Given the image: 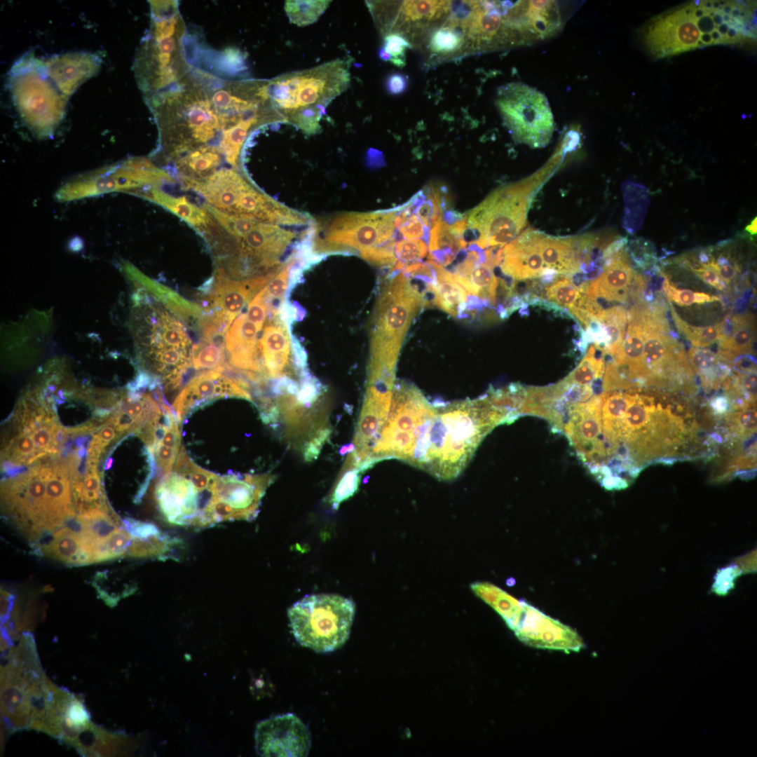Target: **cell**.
<instances>
[{
  "mask_svg": "<svg viewBox=\"0 0 757 757\" xmlns=\"http://www.w3.org/2000/svg\"><path fill=\"white\" fill-rule=\"evenodd\" d=\"M639 32L644 49L655 59L709 46L753 42L756 2L692 1L654 16Z\"/></svg>",
  "mask_w": 757,
  "mask_h": 757,
  "instance_id": "obj_1",
  "label": "cell"
},
{
  "mask_svg": "<svg viewBox=\"0 0 757 757\" xmlns=\"http://www.w3.org/2000/svg\"><path fill=\"white\" fill-rule=\"evenodd\" d=\"M434 404L435 411L423 425L408 463L439 480H451L464 470L494 428L509 424L508 416L486 394Z\"/></svg>",
  "mask_w": 757,
  "mask_h": 757,
  "instance_id": "obj_2",
  "label": "cell"
},
{
  "mask_svg": "<svg viewBox=\"0 0 757 757\" xmlns=\"http://www.w3.org/2000/svg\"><path fill=\"white\" fill-rule=\"evenodd\" d=\"M133 306V332L139 358L146 374L166 391L180 386L193 367V344L189 325L164 303L142 287Z\"/></svg>",
  "mask_w": 757,
  "mask_h": 757,
  "instance_id": "obj_3",
  "label": "cell"
},
{
  "mask_svg": "<svg viewBox=\"0 0 757 757\" xmlns=\"http://www.w3.org/2000/svg\"><path fill=\"white\" fill-rule=\"evenodd\" d=\"M1 667V714L6 730L43 732L59 687L46 676L35 641L22 632Z\"/></svg>",
  "mask_w": 757,
  "mask_h": 757,
  "instance_id": "obj_4",
  "label": "cell"
},
{
  "mask_svg": "<svg viewBox=\"0 0 757 757\" xmlns=\"http://www.w3.org/2000/svg\"><path fill=\"white\" fill-rule=\"evenodd\" d=\"M151 24L138 50L134 71L146 96L166 90L193 67L184 47L186 26L177 1H151Z\"/></svg>",
  "mask_w": 757,
  "mask_h": 757,
  "instance_id": "obj_5",
  "label": "cell"
},
{
  "mask_svg": "<svg viewBox=\"0 0 757 757\" xmlns=\"http://www.w3.org/2000/svg\"><path fill=\"white\" fill-rule=\"evenodd\" d=\"M558 165L557 158L531 175L495 190L465 215V238L482 250L503 247L513 240L526 225L536 193Z\"/></svg>",
  "mask_w": 757,
  "mask_h": 757,
  "instance_id": "obj_6",
  "label": "cell"
},
{
  "mask_svg": "<svg viewBox=\"0 0 757 757\" xmlns=\"http://www.w3.org/2000/svg\"><path fill=\"white\" fill-rule=\"evenodd\" d=\"M355 613L354 602L336 594L306 596L287 611L297 642L318 653L332 652L345 643Z\"/></svg>",
  "mask_w": 757,
  "mask_h": 757,
  "instance_id": "obj_7",
  "label": "cell"
},
{
  "mask_svg": "<svg viewBox=\"0 0 757 757\" xmlns=\"http://www.w3.org/2000/svg\"><path fill=\"white\" fill-rule=\"evenodd\" d=\"M434 411V404L417 387L402 381L395 382L390 411L369 456V468L383 460L408 463L422 425Z\"/></svg>",
  "mask_w": 757,
  "mask_h": 757,
  "instance_id": "obj_8",
  "label": "cell"
},
{
  "mask_svg": "<svg viewBox=\"0 0 757 757\" xmlns=\"http://www.w3.org/2000/svg\"><path fill=\"white\" fill-rule=\"evenodd\" d=\"M347 64L336 60L313 69L286 74L268 81L267 93L275 110L284 121L298 111L325 107L346 89Z\"/></svg>",
  "mask_w": 757,
  "mask_h": 757,
  "instance_id": "obj_9",
  "label": "cell"
},
{
  "mask_svg": "<svg viewBox=\"0 0 757 757\" xmlns=\"http://www.w3.org/2000/svg\"><path fill=\"white\" fill-rule=\"evenodd\" d=\"M395 271L376 304L370 333V355L398 357L404 335L424 300L418 287Z\"/></svg>",
  "mask_w": 757,
  "mask_h": 757,
  "instance_id": "obj_10",
  "label": "cell"
},
{
  "mask_svg": "<svg viewBox=\"0 0 757 757\" xmlns=\"http://www.w3.org/2000/svg\"><path fill=\"white\" fill-rule=\"evenodd\" d=\"M395 209L370 212H344L325 226L323 236H316L314 250L318 252L351 251L363 258L370 252L396 243Z\"/></svg>",
  "mask_w": 757,
  "mask_h": 757,
  "instance_id": "obj_11",
  "label": "cell"
},
{
  "mask_svg": "<svg viewBox=\"0 0 757 757\" xmlns=\"http://www.w3.org/2000/svg\"><path fill=\"white\" fill-rule=\"evenodd\" d=\"M496 105L514 142L532 148L550 143L555 123L543 93L523 83H510L498 89Z\"/></svg>",
  "mask_w": 757,
  "mask_h": 757,
  "instance_id": "obj_12",
  "label": "cell"
},
{
  "mask_svg": "<svg viewBox=\"0 0 757 757\" xmlns=\"http://www.w3.org/2000/svg\"><path fill=\"white\" fill-rule=\"evenodd\" d=\"M274 302L268 296L264 287L236 318L224 334L226 361L231 370L254 382L265 380L258 342Z\"/></svg>",
  "mask_w": 757,
  "mask_h": 757,
  "instance_id": "obj_13",
  "label": "cell"
},
{
  "mask_svg": "<svg viewBox=\"0 0 757 757\" xmlns=\"http://www.w3.org/2000/svg\"><path fill=\"white\" fill-rule=\"evenodd\" d=\"M274 480V475L269 473L218 475L204 513L206 526L255 519L261 499Z\"/></svg>",
  "mask_w": 757,
  "mask_h": 757,
  "instance_id": "obj_14",
  "label": "cell"
},
{
  "mask_svg": "<svg viewBox=\"0 0 757 757\" xmlns=\"http://www.w3.org/2000/svg\"><path fill=\"white\" fill-rule=\"evenodd\" d=\"M155 496L159 509L170 524L194 528L206 527L204 512L212 497V489L196 486L178 462L158 482Z\"/></svg>",
  "mask_w": 757,
  "mask_h": 757,
  "instance_id": "obj_15",
  "label": "cell"
},
{
  "mask_svg": "<svg viewBox=\"0 0 757 757\" xmlns=\"http://www.w3.org/2000/svg\"><path fill=\"white\" fill-rule=\"evenodd\" d=\"M279 271L245 279L231 278L214 272L205 296L203 319L225 334L236 318Z\"/></svg>",
  "mask_w": 757,
  "mask_h": 757,
  "instance_id": "obj_16",
  "label": "cell"
},
{
  "mask_svg": "<svg viewBox=\"0 0 757 757\" xmlns=\"http://www.w3.org/2000/svg\"><path fill=\"white\" fill-rule=\"evenodd\" d=\"M507 627L529 646L568 653L578 652L585 647L576 631L524 600Z\"/></svg>",
  "mask_w": 757,
  "mask_h": 757,
  "instance_id": "obj_17",
  "label": "cell"
},
{
  "mask_svg": "<svg viewBox=\"0 0 757 757\" xmlns=\"http://www.w3.org/2000/svg\"><path fill=\"white\" fill-rule=\"evenodd\" d=\"M254 738L257 752L261 756H306L311 745L308 727L290 713L260 721Z\"/></svg>",
  "mask_w": 757,
  "mask_h": 757,
  "instance_id": "obj_18",
  "label": "cell"
},
{
  "mask_svg": "<svg viewBox=\"0 0 757 757\" xmlns=\"http://www.w3.org/2000/svg\"><path fill=\"white\" fill-rule=\"evenodd\" d=\"M238 397L253 402L250 385L219 370H206L193 376L173 401L172 408L182 422L191 411L218 398Z\"/></svg>",
  "mask_w": 757,
  "mask_h": 757,
  "instance_id": "obj_19",
  "label": "cell"
},
{
  "mask_svg": "<svg viewBox=\"0 0 757 757\" xmlns=\"http://www.w3.org/2000/svg\"><path fill=\"white\" fill-rule=\"evenodd\" d=\"M258 351L265 379L277 380L293 374L290 336L277 308L264 323Z\"/></svg>",
  "mask_w": 757,
  "mask_h": 757,
  "instance_id": "obj_20",
  "label": "cell"
},
{
  "mask_svg": "<svg viewBox=\"0 0 757 757\" xmlns=\"http://www.w3.org/2000/svg\"><path fill=\"white\" fill-rule=\"evenodd\" d=\"M181 179L187 188L205 198L208 204L231 214H233L241 193L252 185L233 168L220 169L200 179Z\"/></svg>",
  "mask_w": 757,
  "mask_h": 757,
  "instance_id": "obj_21",
  "label": "cell"
},
{
  "mask_svg": "<svg viewBox=\"0 0 757 757\" xmlns=\"http://www.w3.org/2000/svg\"><path fill=\"white\" fill-rule=\"evenodd\" d=\"M636 272L630 265L627 250L624 247L611 258L604 260L601 274L589 282L584 294L601 297L612 305L625 303L629 295Z\"/></svg>",
  "mask_w": 757,
  "mask_h": 757,
  "instance_id": "obj_22",
  "label": "cell"
},
{
  "mask_svg": "<svg viewBox=\"0 0 757 757\" xmlns=\"http://www.w3.org/2000/svg\"><path fill=\"white\" fill-rule=\"evenodd\" d=\"M70 475L68 465L55 464L46 483L45 531L60 526L74 516L71 503Z\"/></svg>",
  "mask_w": 757,
  "mask_h": 757,
  "instance_id": "obj_23",
  "label": "cell"
},
{
  "mask_svg": "<svg viewBox=\"0 0 757 757\" xmlns=\"http://www.w3.org/2000/svg\"><path fill=\"white\" fill-rule=\"evenodd\" d=\"M466 229L464 217L452 224L440 218L430 229L429 260L442 266L451 264L459 251L466 247L464 238Z\"/></svg>",
  "mask_w": 757,
  "mask_h": 757,
  "instance_id": "obj_24",
  "label": "cell"
},
{
  "mask_svg": "<svg viewBox=\"0 0 757 757\" xmlns=\"http://www.w3.org/2000/svg\"><path fill=\"white\" fill-rule=\"evenodd\" d=\"M41 550L45 555L69 565L94 563L92 551L80 531L68 527L55 531L53 539Z\"/></svg>",
  "mask_w": 757,
  "mask_h": 757,
  "instance_id": "obj_25",
  "label": "cell"
},
{
  "mask_svg": "<svg viewBox=\"0 0 757 757\" xmlns=\"http://www.w3.org/2000/svg\"><path fill=\"white\" fill-rule=\"evenodd\" d=\"M180 423L172 410L156 430L154 444L149 450L161 475H166L172 470L182 446Z\"/></svg>",
  "mask_w": 757,
  "mask_h": 757,
  "instance_id": "obj_26",
  "label": "cell"
},
{
  "mask_svg": "<svg viewBox=\"0 0 757 757\" xmlns=\"http://www.w3.org/2000/svg\"><path fill=\"white\" fill-rule=\"evenodd\" d=\"M435 271V282L432 293V305L453 317L462 319L466 309L468 293L453 274L443 266L428 261Z\"/></svg>",
  "mask_w": 757,
  "mask_h": 757,
  "instance_id": "obj_27",
  "label": "cell"
},
{
  "mask_svg": "<svg viewBox=\"0 0 757 757\" xmlns=\"http://www.w3.org/2000/svg\"><path fill=\"white\" fill-rule=\"evenodd\" d=\"M144 196L182 219L201 236L216 224L214 219L203 207L193 204L185 196L175 197L156 188Z\"/></svg>",
  "mask_w": 757,
  "mask_h": 757,
  "instance_id": "obj_28",
  "label": "cell"
},
{
  "mask_svg": "<svg viewBox=\"0 0 757 757\" xmlns=\"http://www.w3.org/2000/svg\"><path fill=\"white\" fill-rule=\"evenodd\" d=\"M362 472L354 453L351 451L348 454L328 497L327 500L332 510H337L341 503L357 491Z\"/></svg>",
  "mask_w": 757,
  "mask_h": 757,
  "instance_id": "obj_29",
  "label": "cell"
},
{
  "mask_svg": "<svg viewBox=\"0 0 757 757\" xmlns=\"http://www.w3.org/2000/svg\"><path fill=\"white\" fill-rule=\"evenodd\" d=\"M465 42V31L461 23L449 18L432 32L428 48L432 55L449 56L458 53Z\"/></svg>",
  "mask_w": 757,
  "mask_h": 757,
  "instance_id": "obj_30",
  "label": "cell"
},
{
  "mask_svg": "<svg viewBox=\"0 0 757 757\" xmlns=\"http://www.w3.org/2000/svg\"><path fill=\"white\" fill-rule=\"evenodd\" d=\"M729 330L722 334L720 346L733 355L749 353L754 341V330L749 317L737 315L727 325Z\"/></svg>",
  "mask_w": 757,
  "mask_h": 757,
  "instance_id": "obj_31",
  "label": "cell"
},
{
  "mask_svg": "<svg viewBox=\"0 0 757 757\" xmlns=\"http://www.w3.org/2000/svg\"><path fill=\"white\" fill-rule=\"evenodd\" d=\"M193 368L201 371H231L226 361L224 344L200 339L193 348Z\"/></svg>",
  "mask_w": 757,
  "mask_h": 757,
  "instance_id": "obj_32",
  "label": "cell"
},
{
  "mask_svg": "<svg viewBox=\"0 0 757 757\" xmlns=\"http://www.w3.org/2000/svg\"><path fill=\"white\" fill-rule=\"evenodd\" d=\"M330 3L326 0H289L285 1V10L292 24L304 27L315 22Z\"/></svg>",
  "mask_w": 757,
  "mask_h": 757,
  "instance_id": "obj_33",
  "label": "cell"
},
{
  "mask_svg": "<svg viewBox=\"0 0 757 757\" xmlns=\"http://www.w3.org/2000/svg\"><path fill=\"white\" fill-rule=\"evenodd\" d=\"M449 3L437 1H406L402 4V15L404 21L409 22L437 19L449 10Z\"/></svg>",
  "mask_w": 757,
  "mask_h": 757,
  "instance_id": "obj_34",
  "label": "cell"
},
{
  "mask_svg": "<svg viewBox=\"0 0 757 757\" xmlns=\"http://www.w3.org/2000/svg\"><path fill=\"white\" fill-rule=\"evenodd\" d=\"M671 311L676 327L694 346L709 347L716 341H720L722 337V324L706 327L692 326L679 318L672 306Z\"/></svg>",
  "mask_w": 757,
  "mask_h": 757,
  "instance_id": "obj_35",
  "label": "cell"
},
{
  "mask_svg": "<svg viewBox=\"0 0 757 757\" xmlns=\"http://www.w3.org/2000/svg\"><path fill=\"white\" fill-rule=\"evenodd\" d=\"M172 545L173 540L162 533L146 538H132L128 554L136 557H165Z\"/></svg>",
  "mask_w": 757,
  "mask_h": 757,
  "instance_id": "obj_36",
  "label": "cell"
},
{
  "mask_svg": "<svg viewBox=\"0 0 757 757\" xmlns=\"http://www.w3.org/2000/svg\"><path fill=\"white\" fill-rule=\"evenodd\" d=\"M132 539L131 535L125 529H116L96 549L94 562H101L126 555Z\"/></svg>",
  "mask_w": 757,
  "mask_h": 757,
  "instance_id": "obj_37",
  "label": "cell"
},
{
  "mask_svg": "<svg viewBox=\"0 0 757 757\" xmlns=\"http://www.w3.org/2000/svg\"><path fill=\"white\" fill-rule=\"evenodd\" d=\"M582 295L579 289L566 277L561 275L559 278L545 288V297L547 299L569 311L577 305Z\"/></svg>",
  "mask_w": 757,
  "mask_h": 757,
  "instance_id": "obj_38",
  "label": "cell"
},
{
  "mask_svg": "<svg viewBox=\"0 0 757 757\" xmlns=\"http://www.w3.org/2000/svg\"><path fill=\"white\" fill-rule=\"evenodd\" d=\"M8 456L16 463L27 465L40 458L30 432L25 427L8 445Z\"/></svg>",
  "mask_w": 757,
  "mask_h": 757,
  "instance_id": "obj_39",
  "label": "cell"
},
{
  "mask_svg": "<svg viewBox=\"0 0 757 757\" xmlns=\"http://www.w3.org/2000/svg\"><path fill=\"white\" fill-rule=\"evenodd\" d=\"M427 252L428 247L424 240L421 239L401 240L395 246L397 262L393 268L401 270L404 266L419 262L426 256Z\"/></svg>",
  "mask_w": 757,
  "mask_h": 757,
  "instance_id": "obj_40",
  "label": "cell"
},
{
  "mask_svg": "<svg viewBox=\"0 0 757 757\" xmlns=\"http://www.w3.org/2000/svg\"><path fill=\"white\" fill-rule=\"evenodd\" d=\"M662 287L669 299L681 306L720 301L719 298L714 295L695 292L690 289H678L673 286L665 276L663 278Z\"/></svg>",
  "mask_w": 757,
  "mask_h": 757,
  "instance_id": "obj_41",
  "label": "cell"
},
{
  "mask_svg": "<svg viewBox=\"0 0 757 757\" xmlns=\"http://www.w3.org/2000/svg\"><path fill=\"white\" fill-rule=\"evenodd\" d=\"M325 107H310L296 111L289 120L307 134H315L320 130L319 121Z\"/></svg>",
  "mask_w": 757,
  "mask_h": 757,
  "instance_id": "obj_42",
  "label": "cell"
},
{
  "mask_svg": "<svg viewBox=\"0 0 757 757\" xmlns=\"http://www.w3.org/2000/svg\"><path fill=\"white\" fill-rule=\"evenodd\" d=\"M383 48L391 56V62L400 67H402L404 62V54L407 48L410 47L409 41L398 32L387 34L383 39Z\"/></svg>",
  "mask_w": 757,
  "mask_h": 757,
  "instance_id": "obj_43",
  "label": "cell"
},
{
  "mask_svg": "<svg viewBox=\"0 0 757 757\" xmlns=\"http://www.w3.org/2000/svg\"><path fill=\"white\" fill-rule=\"evenodd\" d=\"M293 260L284 264L279 272L265 286L268 296L276 301H280L287 290L289 277V270Z\"/></svg>",
  "mask_w": 757,
  "mask_h": 757,
  "instance_id": "obj_44",
  "label": "cell"
},
{
  "mask_svg": "<svg viewBox=\"0 0 757 757\" xmlns=\"http://www.w3.org/2000/svg\"><path fill=\"white\" fill-rule=\"evenodd\" d=\"M692 271L706 284L718 289H725L726 284L721 278L717 265L711 255L710 260L698 266L689 267Z\"/></svg>",
  "mask_w": 757,
  "mask_h": 757,
  "instance_id": "obj_45",
  "label": "cell"
},
{
  "mask_svg": "<svg viewBox=\"0 0 757 757\" xmlns=\"http://www.w3.org/2000/svg\"><path fill=\"white\" fill-rule=\"evenodd\" d=\"M732 421L737 435L742 437L749 435L756 430V409H743L734 414Z\"/></svg>",
  "mask_w": 757,
  "mask_h": 757,
  "instance_id": "obj_46",
  "label": "cell"
},
{
  "mask_svg": "<svg viewBox=\"0 0 757 757\" xmlns=\"http://www.w3.org/2000/svg\"><path fill=\"white\" fill-rule=\"evenodd\" d=\"M123 524L125 529L132 538H146L152 536L161 534L158 528L151 523L126 518L123 520Z\"/></svg>",
  "mask_w": 757,
  "mask_h": 757,
  "instance_id": "obj_47",
  "label": "cell"
},
{
  "mask_svg": "<svg viewBox=\"0 0 757 757\" xmlns=\"http://www.w3.org/2000/svg\"><path fill=\"white\" fill-rule=\"evenodd\" d=\"M715 262L718 274L725 284L734 280L739 271L737 263L730 260L728 255L721 254Z\"/></svg>",
  "mask_w": 757,
  "mask_h": 757,
  "instance_id": "obj_48",
  "label": "cell"
},
{
  "mask_svg": "<svg viewBox=\"0 0 757 757\" xmlns=\"http://www.w3.org/2000/svg\"><path fill=\"white\" fill-rule=\"evenodd\" d=\"M386 86L389 93L402 94L408 87V78L400 72L392 73L387 77Z\"/></svg>",
  "mask_w": 757,
  "mask_h": 757,
  "instance_id": "obj_49",
  "label": "cell"
},
{
  "mask_svg": "<svg viewBox=\"0 0 757 757\" xmlns=\"http://www.w3.org/2000/svg\"><path fill=\"white\" fill-rule=\"evenodd\" d=\"M14 610V596L5 590H1V624L8 622Z\"/></svg>",
  "mask_w": 757,
  "mask_h": 757,
  "instance_id": "obj_50",
  "label": "cell"
},
{
  "mask_svg": "<svg viewBox=\"0 0 757 757\" xmlns=\"http://www.w3.org/2000/svg\"><path fill=\"white\" fill-rule=\"evenodd\" d=\"M743 388L744 394L749 401L754 402L756 397V372L749 373L740 380Z\"/></svg>",
  "mask_w": 757,
  "mask_h": 757,
  "instance_id": "obj_51",
  "label": "cell"
},
{
  "mask_svg": "<svg viewBox=\"0 0 757 757\" xmlns=\"http://www.w3.org/2000/svg\"><path fill=\"white\" fill-rule=\"evenodd\" d=\"M735 367L736 369L744 373L749 374L753 373L754 371H756V362H754V358L749 355L737 358L735 360Z\"/></svg>",
  "mask_w": 757,
  "mask_h": 757,
  "instance_id": "obj_52",
  "label": "cell"
},
{
  "mask_svg": "<svg viewBox=\"0 0 757 757\" xmlns=\"http://www.w3.org/2000/svg\"><path fill=\"white\" fill-rule=\"evenodd\" d=\"M745 230L746 231H748L749 233H751V235H756V231H757V229H756V217H755L753 219V221L749 225L746 226V227L745 228Z\"/></svg>",
  "mask_w": 757,
  "mask_h": 757,
  "instance_id": "obj_53",
  "label": "cell"
},
{
  "mask_svg": "<svg viewBox=\"0 0 757 757\" xmlns=\"http://www.w3.org/2000/svg\"><path fill=\"white\" fill-rule=\"evenodd\" d=\"M378 54L379 57L382 60H383V61H390V62L391 61L390 55L388 53L386 52V50L383 48V46L381 47L380 49L378 50Z\"/></svg>",
  "mask_w": 757,
  "mask_h": 757,
  "instance_id": "obj_54",
  "label": "cell"
},
{
  "mask_svg": "<svg viewBox=\"0 0 757 757\" xmlns=\"http://www.w3.org/2000/svg\"><path fill=\"white\" fill-rule=\"evenodd\" d=\"M519 313L520 314V315L521 317H525V316H528L529 315L528 305L526 303L524 302L521 304V306H520L519 311Z\"/></svg>",
  "mask_w": 757,
  "mask_h": 757,
  "instance_id": "obj_55",
  "label": "cell"
}]
</instances>
